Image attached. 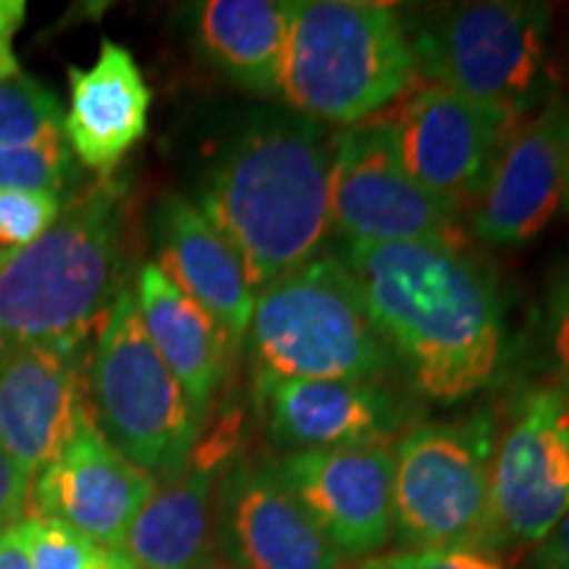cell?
I'll use <instances>...</instances> for the list:
<instances>
[{
	"label": "cell",
	"mask_w": 569,
	"mask_h": 569,
	"mask_svg": "<svg viewBox=\"0 0 569 569\" xmlns=\"http://www.w3.org/2000/svg\"><path fill=\"white\" fill-rule=\"evenodd\" d=\"M61 209V193L0 190V243L11 251L32 246L42 232L51 230Z\"/></svg>",
	"instance_id": "484cf974"
},
{
	"label": "cell",
	"mask_w": 569,
	"mask_h": 569,
	"mask_svg": "<svg viewBox=\"0 0 569 569\" xmlns=\"http://www.w3.org/2000/svg\"><path fill=\"white\" fill-rule=\"evenodd\" d=\"M356 569H507L501 561L482 551L459 549H419L396 551L386 557H369Z\"/></svg>",
	"instance_id": "4316f807"
},
{
	"label": "cell",
	"mask_w": 569,
	"mask_h": 569,
	"mask_svg": "<svg viewBox=\"0 0 569 569\" xmlns=\"http://www.w3.org/2000/svg\"><path fill=\"white\" fill-rule=\"evenodd\" d=\"M490 498L498 546H538L569 509V393L540 388L496 438Z\"/></svg>",
	"instance_id": "8fae6325"
},
{
	"label": "cell",
	"mask_w": 569,
	"mask_h": 569,
	"mask_svg": "<svg viewBox=\"0 0 569 569\" xmlns=\"http://www.w3.org/2000/svg\"><path fill=\"white\" fill-rule=\"evenodd\" d=\"M124 190L98 180L63 203L51 230L0 267V343L82 353L122 284Z\"/></svg>",
	"instance_id": "3957f363"
},
{
	"label": "cell",
	"mask_w": 569,
	"mask_h": 569,
	"mask_svg": "<svg viewBox=\"0 0 569 569\" xmlns=\"http://www.w3.org/2000/svg\"><path fill=\"white\" fill-rule=\"evenodd\" d=\"M9 256H11V251H0V267H3L6 261H9Z\"/></svg>",
	"instance_id": "d6a6232c"
},
{
	"label": "cell",
	"mask_w": 569,
	"mask_h": 569,
	"mask_svg": "<svg viewBox=\"0 0 569 569\" xmlns=\"http://www.w3.org/2000/svg\"><path fill=\"white\" fill-rule=\"evenodd\" d=\"M367 311L419 393L457 403L490 386L503 356L498 288L465 246H346Z\"/></svg>",
	"instance_id": "6da1fadb"
},
{
	"label": "cell",
	"mask_w": 569,
	"mask_h": 569,
	"mask_svg": "<svg viewBox=\"0 0 569 569\" xmlns=\"http://www.w3.org/2000/svg\"><path fill=\"white\" fill-rule=\"evenodd\" d=\"M217 549L234 569H340L343 557L311 522L272 467L238 459L213 501Z\"/></svg>",
	"instance_id": "9a60e30c"
},
{
	"label": "cell",
	"mask_w": 569,
	"mask_h": 569,
	"mask_svg": "<svg viewBox=\"0 0 569 569\" xmlns=\"http://www.w3.org/2000/svg\"><path fill=\"white\" fill-rule=\"evenodd\" d=\"M272 472L343 559H369L393 536V443L290 451Z\"/></svg>",
	"instance_id": "7c38bea8"
},
{
	"label": "cell",
	"mask_w": 569,
	"mask_h": 569,
	"mask_svg": "<svg viewBox=\"0 0 569 569\" xmlns=\"http://www.w3.org/2000/svg\"><path fill=\"white\" fill-rule=\"evenodd\" d=\"M293 0H206L190 11L206 61L238 88L277 96Z\"/></svg>",
	"instance_id": "7402d4cb"
},
{
	"label": "cell",
	"mask_w": 569,
	"mask_h": 569,
	"mask_svg": "<svg viewBox=\"0 0 569 569\" xmlns=\"http://www.w3.org/2000/svg\"><path fill=\"white\" fill-rule=\"evenodd\" d=\"M63 106L59 96L38 77L19 71L0 80V148L32 146V142L61 138Z\"/></svg>",
	"instance_id": "603a6c76"
},
{
	"label": "cell",
	"mask_w": 569,
	"mask_h": 569,
	"mask_svg": "<svg viewBox=\"0 0 569 569\" xmlns=\"http://www.w3.org/2000/svg\"><path fill=\"white\" fill-rule=\"evenodd\" d=\"M417 80L407 19L372 0H293L277 96L317 124L369 122Z\"/></svg>",
	"instance_id": "277c9868"
},
{
	"label": "cell",
	"mask_w": 569,
	"mask_h": 569,
	"mask_svg": "<svg viewBox=\"0 0 569 569\" xmlns=\"http://www.w3.org/2000/svg\"><path fill=\"white\" fill-rule=\"evenodd\" d=\"M546 356L553 388L569 393V269L553 288L549 301V325H546Z\"/></svg>",
	"instance_id": "83f0119b"
},
{
	"label": "cell",
	"mask_w": 569,
	"mask_h": 569,
	"mask_svg": "<svg viewBox=\"0 0 569 569\" xmlns=\"http://www.w3.org/2000/svg\"><path fill=\"white\" fill-rule=\"evenodd\" d=\"M230 461L193 451L184 472L163 480L127 532L124 551L138 569H206L217 553L213 501Z\"/></svg>",
	"instance_id": "44dd1931"
},
{
	"label": "cell",
	"mask_w": 569,
	"mask_h": 569,
	"mask_svg": "<svg viewBox=\"0 0 569 569\" xmlns=\"http://www.w3.org/2000/svg\"><path fill=\"white\" fill-rule=\"evenodd\" d=\"M30 486L32 480L0 446V530L21 522L27 503H30Z\"/></svg>",
	"instance_id": "f1b7e54d"
},
{
	"label": "cell",
	"mask_w": 569,
	"mask_h": 569,
	"mask_svg": "<svg viewBox=\"0 0 569 569\" xmlns=\"http://www.w3.org/2000/svg\"><path fill=\"white\" fill-rule=\"evenodd\" d=\"M134 301L146 336L177 377L201 422L232 367L234 340L203 306L184 296L156 261L140 267Z\"/></svg>",
	"instance_id": "ffe728a7"
},
{
	"label": "cell",
	"mask_w": 569,
	"mask_h": 569,
	"mask_svg": "<svg viewBox=\"0 0 569 569\" xmlns=\"http://www.w3.org/2000/svg\"><path fill=\"white\" fill-rule=\"evenodd\" d=\"M84 409L82 353L0 343V446L27 478L59 457Z\"/></svg>",
	"instance_id": "2e32d148"
},
{
	"label": "cell",
	"mask_w": 569,
	"mask_h": 569,
	"mask_svg": "<svg viewBox=\"0 0 569 569\" xmlns=\"http://www.w3.org/2000/svg\"><path fill=\"white\" fill-rule=\"evenodd\" d=\"M156 488L159 480L122 457L84 409L59 457L32 478L27 511L59 519L109 549H124L127 532Z\"/></svg>",
	"instance_id": "4fadbf2b"
},
{
	"label": "cell",
	"mask_w": 569,
	"mask_h": 569,
	"mask_svg": "<svg viewBox=\"0 0 569 569\" xmlns=\"http://www.w3.org/2000/svg\"><path fill=\"white\" fill-rule=\"evenodd\" d=\"M417 74L430 84L507 109L519 119L553 92L551 9L530 0L451 3L409 27Z\"/></svg>",
	"instance_id": "8992f818"
},
{
	"label": "cell",
	"mask_w": 569,
	"mask_h": 569,
	"mask_svg": "<svg viewBox=\"0 0 569 569\" xmlns=\"http://www.w3.org/2000/svg\"><path fill=\"white\" fill-rule=\"evenodd\" d=\"M567 206H569V201H567Z\"/></svg>",
	"instance_id": "e575fe53"
},
{
	"label": "cell",
	"mask_w": 569,
	"mask_h": 569,
	"mask_svg": "<svg viewBox=\"0 0 569 569\" xmlns=\"http://www.w3.org/2000/svg\"><path fill=\"white\" fill-rule=\"evenodd\" d=\"M153 240L161 272L240 343L251 325L256 290L217 227L193 201L169 193L156 206Z\"/></svg>",
	"instance_id": "d6986e66"
},
{
	"label": "cell",
	"mask_w": 569,
	"mask_h": 569,
	"mask_svg": "<svg viewBox=\"0 0 569 569\" xmlns=\"http://www.w3.org/2000/svg\"><path fill=\"white\" fill-rule=\"evenodd\" d=\"M493 448L488 419L425 422L398 440L393 532L403 549H496Z\"/></svg>",
	"instance_id": "ba28073f"
},
{
	"label": "cell",
	"mask_w": 569,
	"mask_h": 569,
	"mask_svg": "<svg viewBox=\"0 0 569 569\" xmlns=\"http://www.w3.org/2000/svg\"><path fill=\"white\" fill-rule=\"evenodd\" d=\"M332 140L296 111H259L201 184L198 209L261 288L317 259L332 230Z\"/></svg>",
	"instance_id": "7a4b0ae2"
},
{
	"label": "cell",
	"mask_w": 569,
	"mask_h": 569,
	"mask_svg": "<svg viewBox=\"0 0 569 569\" xmlns=\"http://www.w3.org/2000/svg\"><path fill=\"white\" fill-rule=\"evenodd\" d=\"M246 338L261 375L380 382L396 365L340 256H317L261 288Z\"/></svg>",
	"instance_id": "5b68a950"
},
{
	"label": "cell",
	"mask_w": 569,
	"mask_h": 569,
	"mask_svg": "<svg viewBox=\"0 0 569 569\" xmlns=\"http://www.w3.org/2000/svg\"><path fill=\"white\" fill-rule=\"evenodd\" d=\"M71 172H74V153L63 134L32 146L0 148V190L61 193Z\"/></svg>",
	"instance_id": "d4e9b609"
},
{
	"label": "cell",
	"mask_w": 569,
	"mask_h": 569,
	"mask_svg": "<svg viewBox=\"0 0 569 569\" xmlns=\"http://www.w3.org/2000/svg\"><path fill=\"white\" fill-rule=\"evenodd\" d=\"M567 201H569V198H567Z\"/></svg>",
	"instance_id": "d590c367"
},
{
	"label": "cell",
	"mask_w": 569,
	"mask_h": 569,
	"mask_svg": "<svg viewBox=\"0 0 569 569\" xmlns=\"http://www.w3.org/2000/svg\"><path fill=\"white\" fill-rule=\"evenodd\" d=\"M206 569H234V567H219V565H211V567H206Z\"/></svg>",
	"instance_id": "836d02e7"
},
{
	"label": "cell",
	"mask_w": 569,
	"mask_h": 569,
	"mask_svg": "<svg viewBox=\"0 0 569 569\" xmlns=\"http://www.w3.org/2000/svg\"><path fill=\"white\" fill-rule=\"evenodd\" d=\"M153 92L124 46L109 38L92 67H69V111L63 138L80 163L111 180L146 138Z\"/></svg>",
	"instance_id": "ac0fdd59"
},
{
	"label": "cell",
	"mask_w": 569,
	"mask_h": 569,
	"mask_svg": "<svg viewBox=\"0 0 569 569\" xmlns=\"http://www.w3.org/2000/svg\"><path fill=\"white\" fill-rule=\"evenodd\" d=\"M19 528L32 569H138L124 549H109L59 519L30 517Z\"/></svg>",
	"instance_id": "cb8c5ba5"
},
{
	"label": "cell",
	"mask_w": 569,
	"mask_h": 569,
	"mask_svg": "<svg viewBox=\"0 0 569 569\" xmlns=\"http://www.w3.org/2000/svg\"><path fill=\"white\" fill-rule=\"evenodd\" d=\"M24 0H0V80H9L21 71L17 56H13V38L24 24Z\"/></svg>",
	"instance_id": "f546056e"
},
{
	"label": "cell",
	"mask_w": 569,
	"mask_h": 569,
	"mask_svg": "<svg viewBox=\"0 0 569 569\" xmlns=\"http://www.w3.org/2000/svg\"><path fill=\"white\" fill-rule=\"evenodd\" d=\"M0 569H32L19 522L0 530Z\"/></svg>",
	"instance_id": "1f68e13d"
},
{
	"label": "cell",
	"mask_w": 569,
	"mask_h": 569,
	"mask_svg": "<svg viewBox=\"0 0 569 569\" xmlns=\"http://www.w3.org/2000/svg\"><path fill=\"white\" fill-rule=\"evenodd\" d=\"M90 401L109 443L159 482L177 478L193 459L203 422L146 336L132 288L119 290L98 327Z\"/></svg>",
	"instance_id": "52a82bcc"
},
{
	"label": "cell",
	"mask_w": 569,
	"mask_h": 569,
	"mask_svg": "<svg viewBox=\"0 0 569 569\" xmlns=\"http://www.w3.org/2000/svg\"><path fill=\"white\" fill-rule=\"evenodd\" d=\"M569 198V96L553 92L517 124L472 211L482 243L522 246L543 232Z\"/></svg>",
	"instance_id": "5bb4252c"
},
{
	"label": "cell",
	"mask_w": 569,
	"mask_h": 569,
	"mask_svg": "<svg viewBox=\"0 0 569 569\" xmlns=\"http://www.w3.org/2000/svg\"><path fill=\"white\" fill-rule=\"evenodd\" d=\"M409 174L457 217L472 213L522 119L498 106L425 84L390 119Z\"/></svg>",
	"instance_id": "30bf717a"
},
{
	"label": "cell",
	"mask_w": 569,
	"mask_h": 569,
	"mask_svg": "<svg viewBox=\"0 0 569 569\" xmlns=\"http://www.w3.org/2000/svg\"><path fill=\"white\" fill-rule=\"evenodd\" d=\"M538 569H569V509L538 543Z\"/></svg>",
	"instance_id": "4dcf8cb0"
},
{
	"label": "cell",
	"mask_w": 569,
	"mask_h": 569,
	"mask_svg": "<svg viewBox=\"0 0 569 569\" xmlns=\"http://www.w3.org/2000/svg\"><path fill=\"white\" fill-rule=\"evenodd\" d=\"M253 393L269 438L290 451L390 443L401 427V409L380 382L253 372Z\"/></svg>",
	"instance_id": "e0dca14e"
},
{
	"label": "cell",
	"mask_w": 569,
	"mask_h": 569,
	"mask_svg": "<svg viewBox=\"0 0 569 569\" xmlns=\"http://www.w3.org/2000/svg\"><path fill=\"white\" fill-rule=\"evenodd\" d=\"M330 211L346 246H465L461 217L403 167L390 119L346 127L332 140Z\"/></svg>",
	"instance_id": "9c48e42d"
}]
</instances>
